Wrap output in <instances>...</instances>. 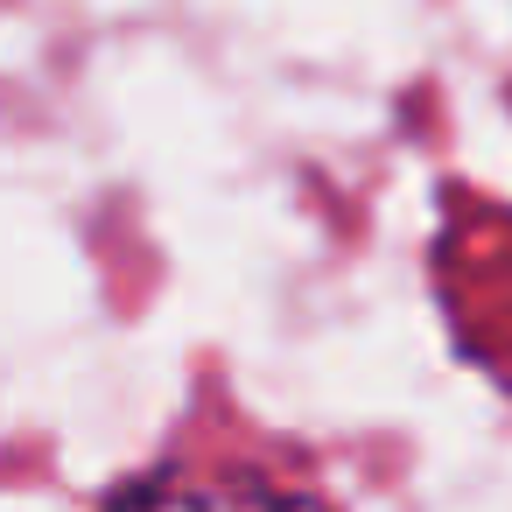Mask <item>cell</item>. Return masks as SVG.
<instances>
[]
</instances>
